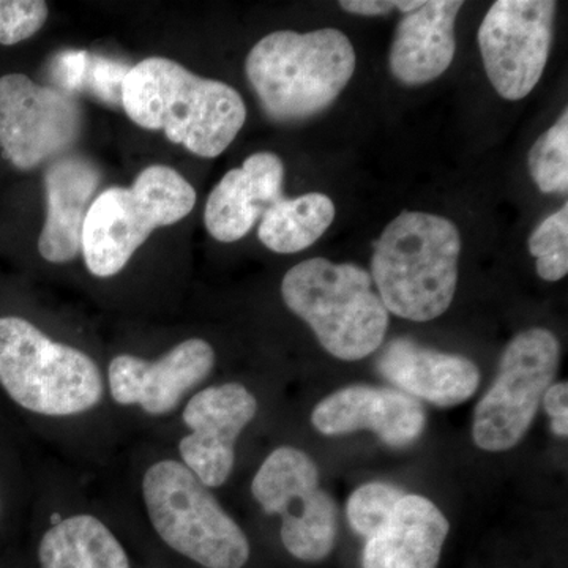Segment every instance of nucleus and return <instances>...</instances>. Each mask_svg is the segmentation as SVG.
I'll list each match as a JSON object with an SVG mask.
<instances>
[{"label": "nucleus", "mask_w": 568, "mask_h": 568, "mask_svg": "<svg viewBox=\"0 0 568 568\" xmlns=\"http://www.w3.org/2000/svg\"><path fill=\"white\" fill-rule=\"evenodd\" d=\"M0 386L22 409L48 417L88 413L103 398L92 357L18 316L0 317Z\"/></svg>", "instance_id": "obj_7"}, {"label": "nucleus", "mask_w": 568, "mask_h": 568, "mask_svg": "<svg viewBox=\"0 0 568 568\" xmlns=\"http://www.w3.org/2000/svg\"><path fill=\"white\" fill-rule=\"evenodd\" d=\"M213 366V347L205 339L190 338L156 361L118 355L108 368V383L118 405L140 406L149 416H166L207 379Z\"/></svg>", "instance_id": "obj_13"}, {"label": "nucleus", "mask_w": 568, "mask_h": 568, "mask_svg": "<svg viewBox=\"0 0 568 568\" xmlns=\"http://www.w3.org/2000/svg\"><path fill=\"white\" fill-rule=\"evenodd\" d=\"M552 0H497L478 29V47L493 88L521 100L540 81L552 41Z\"/></svg>", "instance_id": "obj_11"}, {"label": "nucleus", "mask_w": 568, "mask_h": 568, "mask_svg": "<svg viewBox=\"0 0 568 568\" xmlns=\"http://www.w3.org/2000/svg\"><path fill=\"white\" fill-rule=\"evenodd\" d=\"M0 507H2V506H0Z\"/></svg>", "instance_id": "obj_28"}, {"label": "nucleus", "mask_w": 568, "mask_h": 568, "mask_svg": "<svg viewBox=\"0 0 568 568\" xmlns=\"http://www.w3.org/2000/svg\"><path fill=\"white\" fill-rule=\"evenodd\" d=\"M312 424L325 436L368 429L388 447L405 448L420 439L426 414L420 403L405 392L357 384L324 398L313 409Z\"/></svg>", "instance_id": "obj_14"}, {"label": "nucleus", "mask_w": 568, "mask_h": 568, "mask_svg": "<svg viewBox=\"0 0 568 568\" xmlns=\"http://www.w3.org/2000/svg\"><path fill=\"white\" fill-rule=\"evenodd\" d=\"M82 110L65 89L37 84L28 74L0 77V151L17 170L54 162L80 140Z\"/></svg>", "instance_id": "obj_10"}, {"label": "nucleus", "mask_w": 568, "mask_h": 568, "mask_svg": "<svg viewBox=\"0 0 568 568\" xmlns=\"http://www.w3.org/2000/svg\"><path fill=\"white\" fill-rule=\"evenodd\" d=\"M254 500L282 518L283 547L302 562H320L334 551L338 507L320 485V470L305 452L278 447L252 481Z\"/></svg>", "instance_id": "obj_9"}, {"label": "nucleus", "mask_w": 568, "mask_h": 568, "mask_svg": "<svg viewBox=\"0 0 568 568\" xmlns=\"http://www.w3.org/2000/svg\"><path fill=\"white\" fill-rule=\"evenodd\" d=\"M343 10L362 17H379L398 10L407 14L424 6L422 0H343L339 2Z\"/></svg>", "instance_id": "obj_27"}, {"label": "nucleus", "mask_w": 568, "mask_h": 568, "mask_svg": "<svg viewBox=\"0 0 568 568\" xmlns=\"http://www.w3.org/2000/svg\"><path fill=\"white\" fill-rule=\"evenodd\" d=\"M377 369L396 390L440 407L466 403L480 384V369L470 358L428 349L409 338L392 339Z\"/></svg>", "instance_id": "obj_15"}, {"label": "nucleus", "mask_w": 568, "mask_h": 568, "mask_svg": "<svg viewBox=\"0 0 568 568\" xmlns=\"http://www.w3.org/2000/svg\"><path fill=\"white\" fill-rule=\"evenodd\" d=\"M50 9L43 0H0V44L13 47L43 28Z\"/></svg>", "instance_id": "obj_25"}, {"label": "nucleus", "mask_w": 568, "mask_h": 568, "mask_svg": "<svg viewBox=\"0 0 568 568\" xmlns=\"http://www.w3.org/2000/svg\"><path fill=\"white\" fill-rule=\"evenodd\" d=\"M545 410L551 417V429L558 437L568 435V386L567 383L551 384L545 392Z\"/></svg>", "instance_id": "obj_26"}, {"label": "nucleus", "mask_w": 568, "mask_h": 568, "mask_svg": "<svg viewBox=\"0 0 568 568\" xmlns=\"http://www.w3.org/2000/svg\"><path fill=\"white\" fill-rule=\"evenodd\" d=\"M256 414L257 399L242 384L197 392L182 413L183 424L190 429L179 444L182 465L205 487H222L234 469L235 443Z\"/></svg>", "instance_id": "obj_12"}, {"label": "nucleus", "mask_w": 568, "mask_h": 568, "mask_svg": "<svg viewBox=\"0 0 568 568\" xmlns=\"http://www.w3.org/2000/svg\"><path fill=\"white\" fill-rule=\"evenodd\" d=\"M529 171L540 192L568 190V111L536 141L529 152Z\"/></svg>", "instance_id": "obj_22"}, {"label": "nucleus", "mask_w": 568, "mask_h": 568, "mask_svg": "<svg viewBox=\"0 0 568 568\" xmlns=\"http://www.w3.org/2000/svg\"><path fill=\"white\" fill-rule=\"evenodd\" d=\"M450 525L418 495H405L384 525L366 538L362 568H437Z\"/></svg>", "instance_id": "obj_18"}, {"label": "nucleus", "mask_w": 568, "mask_h": 568, "mask_svg": "<svg viewBox=\"0 0 568 568\" xmlns=\"http://www.w3.org/2000/svg\"><path fill=\"white\" fill-rule=\"evenodd\" d=\"M353 43L342 31H278L254 44L245 73L268 118H313L338 99L355 71Z\"/></svg>", "instance_id": "obj_3"}, {"label": "nucleus", "mask_w": 568, "mask_h": 568, "mask_svg": "<svg viewBox=\"0 0 568 568\" xmlns=\"http://www.w3.org/2000/svg\"><path fill=\"white\" fill-rule=\"evenodd\" d=\"M142 497L153 532L179 566L245 568L252 545L211 489L181 462L163 459L145 470Z\"/></svg>", "instance_id": "obj_4"}, {"label": "nucleus", "mask_w": 568, "mask_h": 568, "mask_svg": "<svg viewBox=\"0 0 568 568\" xmlns=\"http://www.w3.org/2000/svg\"><path fill=\"white\" fill-rule=\"evenodd\" d=\"M284 166L275 153L257 152L224 174L209 194L204 223L223 244L244 239L263 213L283 197Z\"/></svg>", "instance_id": "obj_16"}, {"label": "nucleus", "mask_w": 568, "mask_h": 568, "mask_svg": "<svg viewBox=\"0 0 568 568\" xmlns=\"http://www.w3.org/2000/svg\"><path fill=\"white\" fill-rule=\"evenodd\" d=\"M37 564L39 568H133L119 537L92 515H73L44 530Z\"/></svg>", "instance_id": "obj_20"}, {"label": "nucleus", "mask_w": 568, "mask_h": 568, "mask_svg": "<svg viewBox=\"0 0 568 568\" xmlns=\"http://www.w3.org/2000/svg\"><path fill=\"white\" fill-rule=\"evenodd\" d=\"M334 220V201L323 193L282 197L261 216L257 237L272 252L298 253L320 241Z\"/></svg>", "instance_id": "obj_21"}, {"label": "nucleus", "mask_w": 568, "mask_h": 568, "mask_svg": "<svg viewBox=\"0 0 568 568\" xmlns=\"http://www.w3.org/2000/svg\"><path fill=\"white\" fill-rule=\"evenodd\" d=\"M102 183V171L84 156L63 155L44 173L47 220L39 253L51 264H67L81 253L82 227Z\"/></svg>", "instance_id": "obj_17"}, {"label": "nucleus", "mask_w": 568, "mask_h": 568, "mask_svg": "<svg viewBox=\"0 0 568 568\" xmlns=\"http://www.w3.org/2000/svg\"><path fill=\"white\" fill-rule=\"evenodd\" d=\"M282 295L287 308L339 361H362L386 338V305L373 290L369 272L358 265L324 257L304 261L284 275Z\"/></svg>", "instance_id": "obj_5"}, {"label": "nucleus", "mask_w": 568, "mask_h": 568, "mask_svg": "<svg viewBox=\"0 0 568 568\" xmlns=\"http://www.w3.org/2000/svg\"><path fill=\"white\" fill-rule=\"evenodd\" d=\"M462 7L459 0H429L403 17L388 59L396 80L426 84L452 65L457 51L455 20Z\"/></svg>", "instance_id": "obj_19"}, {"label": "nucleus", "mask_w": 568, "mask_h": 568, "mask_svg": "<svg viewBox=\"0 0 568 568\" xmlns=\"http://www.w3.org/2000/svg\"><path fill=\"white\" fill-rule=\"evenodd\" d=\"M462 237L450 220L405 211L375 242L372 280L387 312L428 323L447 312L458 284Z\"/></svg>", "instance_id": "obj_2"}, {"label": "nucleus", "mask_w": 568, "mask_h": 568, "mask_svg": "<svg viewBox=\"0 0 568 568\" xmlns=\"http://www.w3.org/2000/svg\"><path fill=\"white\" fill-rule=\"evenodd\" d=\"M559 362V339L547 328H529L508 343L495 383L474 410L478 448L496 454L521 443L545 392L555 383Z\"/></svg>", "instance_id": "obj_8"}, {"label": "nucleus", "mask_w": 568, "mask_h": 568, "mask_svg": "<svg viewBox=\"0 0 568 568\" xmlns=\"http://www.w3.org/2000/svg\"><path fill=\"white\" fill-rule=\"evenodd\" d=\"M537 274L545 282H559L568 274V205L538 224L529 237Z\"/></svg>", "instance_id": "obj_23"}, {"label": "nucleus", "mask_w": 568, "mask_h": 568, "mask_svg": "<svg viewBox=\"0 0 568 568\" xmlns=\"http://www.w3.org/2000/svg\"><path fill=\"white\" fill-rule=\"evenodd\" d=\"M121 103L130 121L163 132L201 159L222 155L244 129L246 106L226 82L209 80L166 58H148L126 71Z\"/></svg>", "instance_id": "obj_1"}, {"label": "nucleus", "mask_w": 568, "mask_h": 568, "mask_svg": "<svg viewBox=\"0 0 568 568\" xmlns=\"http://www.w3.org/2000/svg\"><path fill=\"white\" fill-rule=\"evenodd\" d=\"M406 493L386 481H369L355 489L347 499L346 514L351 528L368 538L390 517Z\"/></svg>", "instance_id": "obj_24"}, {"label": "nucleus", "mask_w": 568, "mask_h": 568, "mask_svg": "<svg viewBox=\"0 0 568 568\" xmlns=\"http://www.w3.org/2000/svg\"><path fill=\"white\" fill-rule=\"evenodd\" d=\"M196 204V190L164 164L142 170L133 185L104 190L89 207L81 253L99 278L121 274L133 254L159 227L185 219Z\"/></svg>", "instance_id": "obj_6"}]
</instances>
